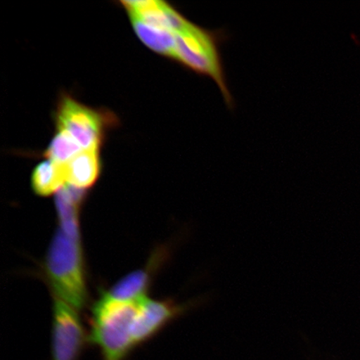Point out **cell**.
<instances>
[{"instance_id":"obj_1","label":"cell","mask_w":360,"mask_h":360,"mask_svg":"<svg viewBox=\"0 0 360 360\" xmlns=\"http://www.w3.org/2000/svg\"><path fill=\"white\" fill-rule=\"evenodd\" d=\"M81 242L67 236L58 228L49 245L44 270L53 296L75 310L88 301L86 278Z\"/></svg>"},{"instance_id":"obj_2","label":"cell","mask_w":360,"mask_h":360,"mask_svg":"<svg viewBox=\"0 0 360 360\" xmlns=\"http://www.w3.org/2000/svg\"><path fill=\"white\" fill-rule=\"evenodd\" d=\"M176 36L175 60L195 74L212 79L221 91L229 109L235 108V101L229 91L220 53V46L227 39L224 30H210L192 22Z\"/></svg>"},{"instance_id":"obj_3","label":"cell","mask_w":360,"mask_h":360,"mask_svg":"<svg viewBox=\"0 0 360 360\" xmlns=\"http://www.w3.org/2000/svg\"><path fill=\"white\" fill-rule=\"evenodd\" d=\"M139 300L119 302L103 295L92 309L90 343L101 351L102 360H125L135 349L132 330Z\"/></svg>"},{"instance_id":"obj_4","label":"cell","mask_w":360,"mask_h":360,"mask_svg":"<svg viewBox=\"0 0 360 360\" xmlns=\"http://www.w3.org/2000/svg\"><path fill=\"white\" fill-rule=\"evenodd\" d=\"M56 118L58 129L69 134L83 150L101 148L107 118L100 111L64 96L58 102Z\"/></svg>"},{"instance_id":"obj_5","label":"cell","mask_w":360,"mask_h":360,"mask_svg":"<svg viewBox=\"0 0 360 360\" xmlns=\"http://www.w3.org/2000/svg\"><path fill=\"white\" fill-rule=\"evenodd\" d=\"M205 300L200 297L187 303L177 304L174 300H157L143 297L139 300V311L133 326L134 347L150 340L169 323L198 307Z\"/></svg>"},{"instance_id":"obj_6","label":"cell","mask_w":360,"mask_h":360,"mask_svg":"<svg viewBox=\"0 0 360 360\" xmlns=\"http://www.w3.org/2000/svg\"><path fill=\"white\" fill-rule=\"evenodd\" d=\"M70 305L53 296V360H79L89 340L78 314Z\"/></svg>"},{"instance_id":"obj_7","label":"cell","mask_w":360,"mask_h":360,"mask_svg":"<svg viewBox=\"0 0 360 360\" xmlns=\"http://www.w3.org/2000/svg\"><path fill=\"white\" fill-rule=\"evenodd\" d=\"M167 250L161 248L152 255L146 267L127 274L112 285L109 290L103 292L106 298L119 302H134L143 297L150 285L153 276L166 259Z\"/></svg>"},{"instance_id":"obj_8","label":"cell","mask_w":360,"mask_h":360,"mask_svg":"<svg viewBox=\"0 0 360 360\" xmlns=\"http://www.w3.org/2000/svg\"><path fill=\"white\" fill-rule=\"evenodd\" d=\"M88 191L65 184L56 193V209L60 222V229L67 236L81 242L79 210Z\"/></svg>"},{"instance_id":"obj_9","label":"cell","mask_w":360,"mask_h":360,"mask_svg":"<svg viewBox=\"0 0 360 360\" xmlns=\"http://www.w3.org/2000/svg\"><path fill=\"white\" fill-rule=\"evenodd\" d=\"M100 148L84 150L62 165L65 184L88 191L97 182L101 173Z\"/></svg>"},{"instance_id":"obj_10","label":"cell","mask_w":360,"mask_h":360,"mask_svg":"<svg viewBox=\"0 0 360 360\" xmlns=\"http://www.w3.org/2000/svg\"><path fill=\"white\" fill-rule=\"evenodd\" d=\"M133 28L139 39L159 55L175 60L176 55V36L172 31L148 25L136 18L130 17Z\"/></svg>"},{"instance_id":"obj_11","label":"cell","mask_w":360,"mask_h":360,"mask_svg":"<svg viewBox=\"0 0 360 360\" xmlns=\"http://www.w3.org/2000/svg\"><path fill=\"white\" fill-rule=\"evenodd\" d=\"M65 179L62 165L49 160L39 163L31 177V186L35 195L48 197L56 193L64 186Z\"/></svg>"},{"instance_id":"obj_12","label":"cell","mask_w":360,"mask_h":360,"mask_svg":"<svg viewBox=\"0 0 360 360\" xmlns=\"http://www.w3.org/2000/svg\"><path fill=\"white\" fill-rule=\"evenodd\" d=\"M82 150L83 148L69 134L58 129V133L49 143L44 155L57 165H64Z\"/></svg>"}]
</instances>
